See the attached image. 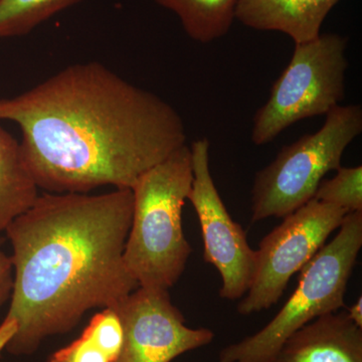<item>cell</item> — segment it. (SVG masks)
I'll return each instance as SVG.
<instances>
[{"label": "cell", "instance_id": "obj_1", "mask_svg": "<svg viewBox=\"0 0 362 362\" xmlns=\"http://www.w3.org/2000/svg\"><path fill=\"white\" fill-rule=\"evenodd\" d=\"M18 124L37 187L87 194L138 178L187 145L177 111L98 62L74 64L16 97L0 99V121Z\"/></svg>", "mask_w": 362, "mask_h": 362}, {"label": "cell", "instance_id": "obj_2", "mask_svg": "<svg viewBox=\"0 0 362 362\" xmlns=\"http://www.w3.org/2000/svg\"><path fill=\"white\" fill-rule=\"evenodd\" d=\"M132 213L130 188L51 192L7 226L13 284L6 317L16 331L6 351L30 356L45 338L73 329L86 312L114 308L139 287L124 261Z\"/></svg>", "mask_w": 362, "mask_h": 362}, {"label": "cell", "instance_id": "obj_3", "mask_svg": "<svg viewBox=\"0 0 362 362\" xmlns=\"http://www.w3.org/2000/svg\"><path fill=\"white\" fill-rule=\"evenodd\" d=\"M194 180L188 145L143 173L131 190L132 221L124 261L139 287L177 283L192 250L183 233L182 209Z\"/></svg>", "mask_w": 362, "mask_h": 362}, {"label": "cell", "instance_id": "obj_4", "mask_svg": "<svg viewBox=\"0 0 362 362\" xmlns=\"http://www.w3.org/2000/svg\"><path fill=\"white\" fill-rule=\"evenodd\" d=\"M362 247V211L347 214L334 239L300 271L296 290L258 332L221 350L218 362H266L293 333L345 307L347 285Z\"/></svg>", "mask_w": 362, "mask_h": 362}, {"label": "cell", "instance_id": "obj_5", "mask_svg": "<svg viewBox=\"0 0 362 362\" xmlns=\"http://www.w3.org/2000/svg\"><path fill=\"white\" fill-rule=\"evenodd\" d=\"M320 130L285 145L255 175L252 223L284 218L314 199L324 176L341 166L345 149L362 132L361 105H339Z\"/></svg>", "mask_w": 362, "mask_h": 362}, {"label": "cell", "instance_id": "obj_6", "mask_svg": "<svg viewBox=\"0 0 362 362\" xmlns=\"http://www.w3.org/2000/svg\"><path fill=\"white\" fill-rule=\"evenodd\" d=\"M347 42V37L337 33H324L310 42L295 44L291 61L252 119L255 145L273 141L293 124L327 115L339 106L349 68Z\"/></svg>", "mask_w": 362, "mask_h": 362}, {"label": "cell", "instance_id": "obj_7", "mask_svg": "<svg viewBox=\"0 0 362 362\" xmlns=\"http://www.w3.org/2000/svg\"><path fill=\"white\" fill-rule=\"evenodd\" d=\"M346 214L313 199L285 216L259 242L251 285L238 304V313L249 316L277 303L293 276L313 259Z\"/></svg>", "mask_w": 362, "mask_h": 362}, {"label": "cell", "instance_id": "obj_8", "mask_svg": "<svg viewBox=\"0 0 362 362\" xmlns=\"http://www.w3.org/2000/svg\"><path fill=\"white\" fill-rule=\"evenodd\" d=\"M209 140L201 138L190 146L194 180L187 199L201 223L204 259L220 273V296L237 301L246 295L254 274L256 251L242 226L233 220L209 168Z\"/></svg>", "mask_w": 362, "mask_h": 362}, {"label": "cell", "instance_id": "obj_9", "mask_svg": "<svg viewBox=\"0 0 362 362\" xmlns=\"http://www.w3.org/2000/svg\"><path fill=\"white\" fill-rule=\"evenodd\" d=\"M113 309L123 330L122 349L115 362H171L214 339L209 328L185 325L168 290L136 288Z\"/></svg>", "mask_w": 362, "mask_h": 362}, {"label": "cell", "instance_id": "obj_10", "mask_svg": "<svg viewBox=\"0 0 362 362\" xmlns=\"http://www.w3.org/2000/svg\"><path fill=\"white\" fill-rule=\"evenodd\" d=\"M266 362H362V328L345 312L326 314L293 333Z\"/></svg>", "mask_w": 362, "mask_h": 362}, {"label": "cell", "instance_id": "obj_11", "mask_svg": "<svg viewBox=\"0 0 362 362\" xmlns=\"http://www.w3.org/2000/svg\"><path fill=\"white\" fill-rule=\"evenodd\" d=\"M341 0H239L235 20L247 28L289 35L303 44L321 35L326 16Z\"/></svg>", "mask_w": 362, "mask_h": 362}, {"label": "cell", "instance_id": "obj_12", "mask_svg": "<svg viewBox=\"0 0 362 362\" xmlns=\"http://www.w3.org/2000/svg\"><path fill=\"white\" fill-rule=\"evenodd\" d=\"M37 189L21 143L0 125V233L33 206Z\"/></svg>", "mask_w": 362, "mask_h": 362}, {"label": "cell", "instance_id": "obj_13", "mask_svg": "<svg viewBox=\"0 0 362 362\" xmlns=\"http://www.w3.org/2000/svg\"><path fill=\"white\" fill-rule=\"evenodd\" d=\"M123 343L120 318L113 308L93 317L78 339L58 350L49 362H115Z\"/></svg>", "mask_w": 362, "mask_h": 362}, {"label": "cell", "instance_id": "obj_14", "mask_svg": "<svg viewBox=\"0 0 362 362\" xmlns=\"http://www.w3.org/2000/svg\"><path fill=\"white\" fill-rule=\"evenodd\" d=\"M173 11L190 39L209 44L225 37L235 20L239 0H153Z\"/></svg>", "mask_w": 362, "mask_h": 362}, {"label": "cell", "instance_id": "obj_15", "mask_svg": "<svg viewBox=\"0 0 362 362\" xmlns=\"http://www.w3.org/2000/svg\"><path fill=\"white\" fill-rule=\"evenodd\" d=\"M83 0H0V37L28 35Z\"/></svg>", "mask_w": 362, "mask_h": 362}, {"label": "cell", "instance_id": "obj_16", "mask_svg": "<svg viewBox=\"0 0 362 362\" xmlns=\"http://www.w3.org/2000/svg\"><path fill=\"white\" fill-rule=\"evenodd\" d=\"M314 199L339 207L347 214L362 211V166H340L334 177L321 181Z\"/></svg>", "mask_w": 362, "mask_h": 362}, {"label": "cell", "instance_id": "obj_17", "mask_svg": "<svg viewBox=\"0 0 362 362\" xmlns=\"http://www.w3.org/2000/svg\"><path fill=\"white\" fill-rule=\"evenodd\" d=\"M13 284V268L11 257L0 247V307L11 297Z\"/></svg>", "mask_w": 362, "mask_h": 362}, {"label": "cell", "instance_id": "obj_18", "mask_svg": "<svg viewBox=\"0 0 362 362\" xmlns=\"http://www.w3.org/2000/svg\"><path fill=\"white\" fill-rule=\"evenodd\" d=\"M16 331V323L13 319L4 318L0 324V354L6 349L9 340L13 338Z\"/></svg>", "mask_w": 362, "mask_h": 362}, {"label": "cell", "instance_id": "obj_19", "mask_svg": "<svg viewBox=\"0 0 362 362\" xmlns=\"http://www.w3.org/2000/svg\"><path fill=\"white\" fill-rule=\"evenodd\" d=\"M345 313L352 322L362 328V297H358V299L347 308Z\"/></svg>", "mask_w": 362, "mask_h": 362}]
</instances>
